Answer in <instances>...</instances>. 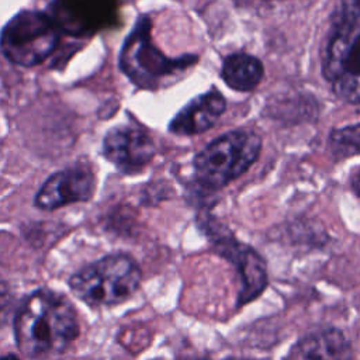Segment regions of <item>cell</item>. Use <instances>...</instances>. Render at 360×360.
<instances>
[{"mask_svg": "<svg viewBox=\"0 0 360 360\" xmlns=\"http://www.w3.org/2000/svg\"><path fill=\"white\" fill-rule=\"evenodd\" d=\"M0 360H20V359L15 357L14 354H6V356H0Z\"/></svg>", "mask_w": 360, "mask_h": 360, "instance_id": "cell-17", "label": "cell"}, {"mask_svg": "<svg viewBox=\"0 0 360 360\" xmlns=\"http://www.w3.org/2000/svg\"><path fill=\"white\" fill-rule=\"evenodd\" d=\"M221 76L231 89L250 91L263 77V65L252 55L233 53L224 60Z\"/></svg>", "mask_w": 360, "mask_h": 360, "instance_id": "cell-13", "label": "cell"}, {"mask_svg": "<svg viewBox=\"0 0 360 360\" xmlns=\"http://www.w3.org/2000/svg\"><path fill=\"white\" fill-rule=\"evenodd\" d=\"M350 186H352V190L354 191V194L360 197V167L353 173V176L350 179Z\"/></svg>", "mask_w": 360, "mask_h": 360, "instance_id": "cell-16", "label": "cell"}, {"mask_svg": "<svg viewBox=\"0 0 360 360\" xmlns=\"http://www.w3.org/2000/svg\"><path fill=\"white\" fill-rule=\"evenodd\" d=\"M104 156L124 172H136L155 156V145L149 135L134 127H117L103 141Z\"/></svg>", "mask_w": 360, "mask_h": 360, "instance_id": "cell-9", "label": "cell"}, {"mask_svg": "<svg viewBox=\"0 0 360 360\" xmlns=\"http://www.w3.org/2000/svg\"><path fill=\"white\" fill-rule=\"evenodd\" d=\"M226 101L217 90L191 100L172 120L169 129L176 135H195L210 129L225 111Z\"/></svg>", "mask_w": 360, "mask_h": 360, "instance_id": "cell-11", "label": "cell"}, {"mask_svg": "<svg viewBox=\"0 0 360 360\" xmlns=\"http://www.w3.org/2000/svg\"><path fill=\"white\" fill-rule=\"evenodd\" d=\"M150 22L141 18L127 38L121 55L120 68L141 89L155 90L173 82L181 72L194 65V56L167 58L150 39Z\"/></svg>", "mask_w": 360, "mask_h": 360, "instance_id": "cell-5", "label": "cell"}, {"mask_svg": "<svg viewBox=\"0 0 360 360\" xmlns=\"http://www.w3.org/2000/svg\"><path fill=\"white\" fill-rule=\"evenodd\" d=\"M262 139L252 131L238 129L208 143L194 158V173L200 184L221 188L242 176L259 158Z\"/></svg>", "mask_w": 360, "mask_h": 360, "instance_id": "cell-4", "label": "cell"}, {"mask_svg": "<svg viewBox=\"0 0 360 360\" xmlns=\"http://www.w3.org/2000/svg\"><path fill=\"white\" fill-rule=\"evenodd\" d=\"M94 176L84 167H69L52 174L35 195L41 210H56L72 202L87 201L94 193Z\"/></svg>", "mask_w": 360, "mask_h": 360, "instance_id": "cell-8", "label": "cell"}, {"mask_svg": "<svg viewBox=\"0 0 360 360\" xmlns=\"http://www.w3.org/2000/svg\"><path fill=\"white\" fill-rule=\"evenodd\" d=\"M215 245L217 250L238 269L240 277L238 307H242L259 297L269 283L263 257L250 246L235 240L232 236H219L215 239Z\"/></svg>", "mask_w": 360, "mask_h": 360, "instance_id": "cell-7", "label": "cell"}, {"mask_svg": "<svg viewBox=\"0 0 360 360\" xmlns=\"http://www.w3.org/2000/svg\"><path fill=\"white\" fill-rule=\"evenodd\" d=\"M112 8V0H58L55 17L65 31L84 34L103 27Z\"/></svg>", "mask_w": 360, "mask_h": 360, "instance_id": "cell-10", "label": "cell"}, {"mask_svg": "<svg viewBox=\"0 0 360 360\" xmlns=\"http://www.w3.org/2000/svg\"><path fill=\"white\" fill-rule=\"evenodd\" d=\"M298 346L305 360H352L353 357L349 340L335 328L309 333Z\"/></svg>", "mask_w": 360, "mask_h": 360, "instance_id": "cell-12", "label": "cell"}, {"mask_svg": "<svg viewBox=\"0 0 360 360\" xmlns=\"http://www.w3.org/2000/svg\"><path fill=\"white\" fill-rule=\"evenodd\" d=\"M56 22L38 11H21L3 28L0 46L13 63L35 66L44 62L58 46Z\"/></svg>", "mask_w": 360, "mask_h": 360, "instance_id": "cell-6", "label": "cell"}, {"mask_svg": "<svg viewBox=\"0 0 360 360\" xmlns=\"http://www.w3.org/2000/svg\"><path fill=\"white\" fill-rule=\"evenodd\" d=\"M329 148L332 155L339 159H346L360 153V122L333 129L329 136Z\"/></svg>", "mask_w": 360, "mask_h": 360, "instance_id": "cell-14", "label": "cell"}, {"mask_svg": "<svg viewBox=\"0 0 360 360\" xmlns=\"http://www.w3.org/2000/svg\"><path fill=\"white\" fill-rule=\"evenodd\" d=\"M141 269L128 255H110L69 280L72 292L91 307H110L128 300L141 284Z\"/></svg>", "mask_w": 360, "mask_h": 360, "instance_id": "cell-3", "label": "cell"}, {"mask_svg": "<svg viewBox=\"0 0 360 360\" xmlns=\"http://www.w3.org/2000/svg\"><path fill=\"white\" fill-rule=\"evenodd\" d=\"M13 295L7 284L0 281V322H4L11 311Z\"/></svg>", "mask_w": 360, "mask_h": 360, "instance_id": "cell-15", "label": "cell"}, {"mask_svg": "<svg viewBox=\"0 0 360 360\" xmlns=\"http://www.w3.org/2000/svg\"><path fill=\"white\" fill-rule=\"evenodd\" d=\"M18 349L28 357L63 352L79 335L70 302L49 290H38L20 305L14 321Z\"/></svg>", "mask_w": 360, "mask_h": 360, "instance_id": "cell-1", "label": "cell"}, {"mask_svg": "<svg viewBox=\"0 0 360 360\" xmlns=\"http://www.w3.org/2000/svg\"><path fill=\"white\" fill-rule=\"evenodd\" d=\"M322 73L342 100L360 104V0L336 7L322 56Z\"/></svg>", "mask_w": 360, "mask_h": 360, "instance_id": "cell-2", "label": "cell"}]
</instances>
